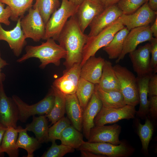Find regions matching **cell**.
Listing matches in <instances>:
<instances>
[{
  "label": "cell",
  "instance_id": "1",
  "mask_svg": "<svg viewBox=\"0 0 157 157\" xmlns=\"http://www.w3.org/2000/svg\"><path fill=\"white\" fill-rule=\"evenodd\" d=\"M88 38L81 30L76 15L70 17L57 40L67 52L63 63L66 69L74 64H80L83 48Z\"/></svg>",
  "mask_w": 157,
  "mask_h": 157
},
{
  "label": "cell",
  "instance_id": "2",
  "mask_svg": "<svg viewBox=\"0 0 157 157\" xmlns=\"http://www.w3.org/2000/svg\"><path fill=\"white\" fill-rule=\"evenodd\" d=\"M46 40L40 45L27 46L25 47L26 53L17 62L21 63L29 58H35L40 60L41 64L39 67L41 69L44 68L50 63L59 66L61 59L66 57V50L59 44H57L53 39L50 38Z\"/></svg>",
  "mask_w": 157,
  "mask_h": 157
},
{
  "label": "cell",
  "instance_id": "3",
  "mask_svg": "<svg viewBox=\"0 0 157 157\" xmlns=\"http://www.w3.org/2000/svg\"><path fill=\"white\" fill-rule=\"evenodd\" d=\"M78 6L69 0H62L60 7L51 15L46 24L43 40L51 38L57 41L69 19L76 15Z\"/></svg>",
  "mask_w": 157,
  "mask_h": 157
},
{
  "label": "cell",
  "instance_id": "4",
  "mask_svg": "<svg viewBox=\"0 0 157 157\" xmlns=\"http://www.w3.org/2000/svg\"><path fill=\"white\" fill-rule=\"evenodd\" d=\"M124 27V26L119 18L97 35L88 37L83 48L82 59L80 64L81 67L89 58L95 56L100 49L108 45L116 33Z\"/></svg>",
  "mask_w": 157,
  "mask_h": 157
},
{
  "label": "cell",
  "instance_id": "5",
  "mask_svg": "<svg viewBox=\"0 0 157 157\" xmlns=\"http://www.w3.org/2000/svg\"><path fill=\"white\" fill-rule=\"evenodd\" d=\"M12 98L18 110L19 120L22 122H25L31 116L37 115H48L53 106L54 95L51 89L43 99L31 105L26 104L16 95H13Z\"/></svg>",
  "mask_w": 157,
  "mask_h": 157
},
{
  "label": "cell",
  "instance_id": "6",
  "mask_svg": "<svg viewBox=\"0 0 157 157\" xmlns=\"http://www.w3.org/2000/svg\"><path fill=\"white\" fill-rule=\"evenodd\" d=\"M113 68L126 104L135 107L139 102L137 78L125 67L116 64Z\"/></svg>",
  "mask_w": 157,
  "mask_h": 157
},
{
  "label": "cell",
  "instance_id": "7",
  "mask_svg": "<svg viewBox=\"0 0 157 157\" xmlns=\"http://www.w3.org/2000/svg\"><path fill=\"white\" fill-rule=\"evenodd\" d=\"M86 150L109 157H128L135 151V149L125 140L119 145L105 142H90L84 141L78 149Z\"/></svg>",
  "mask_w": 157,
  "mask_h": 157
},
{
  "label": "cell",
  "instance_id": "8",
  "mask_svg": "<svg viewBox=\"0 0 157 157\" xmlns=\"http://www.w3.org/2000/svg\"><path fill=\"white\" fill-rule=\"evenodd\" d=\"M28 14L21 17L22 29L26 38L31 39L35 42L43 39L46 24L36 7L31 8Z\"/></svg>",
  "mask_w": 157,
  "mask_h": 157
},
{
  "label": "cell",
  "instance_id": "9",
  "mask_svg": "<svg viewBox=\"0 0 157 157\" xmlns=\"http://www.w3.org/2000/svg\"><path fill=\"white\" fill-rule=\"evenodd\" d=\"M136 111L135 106L127 105L116 108L102 107L94 119V124L95 126H102L115 123L122 119H134Z\"/></svg>",
  "mask_w": 157,
  "mask_h": 157
},
{
  "label": "cell",
  "instance_id": "10",
  "mask_svg": "<svg viewBox=\"0 0 157 157\" xmlns=\"http://www.w3.org/2000/svg\"><path fill=\"white\" fill-rule=\"evenodd\" d=\"M150 27L149 25L143 26L129 31L125 39L122 52L115 61L116 63L123 59L126 54L136 49L139 44L151 40L153 37Z\"/></svg>",
  "mask_w": 157,
  "mask_h": 157
},
{
  "label": "cell",
  "instance_id": "11",
  "mask_svg": "<svg viewBox=\"0 0 157 157\" xmlns=\"http://www.w3.org/2000/svg\"><path fill=\"white\" fill-rule=\"evenodd\" d=\"M150 54L151 45L149 43L139 47L137 49L129 53L134 71L137 77L151 75L154 74L151 65Z\"/></svg>",
  "mask_w": 157,
  "mask_h": 157
},
{
  "label": "cell",
  "instance_id": "12",
  "mask_svg": "<svg viewBox=\"0 0 157 157\" xmlns=\"http://www.w3.org/2000/svg\"><path fill=\"white\" fill-rule=\"evenodd\" d=\"M157 13L150 9L147 2L134 12L128 15L122 14L119 18L130 31L135 28L148 25L156 17Z\"/></svg>",
  "mask_w": 157,
  "mask_h": 157
},
{
  "label": "cell",
  "instance_id": "13",
  "mask_svg": "<svg viewBox=\"0 0 157 157\" xmlns=\"http://www.w3.org/2000/svg\"><path fill=\"white\" fill-rule=\"evenodd\" d=\"M80 63L74 65L63 72L60 77L55 79L51 86L65 95L76 93L80 78Z\"/></svg>",
  "mask_w": 157,
  "mask_h": 157
},
{
  "label": "cell",
  "instance_id": "14",
  "mask_svg": "<svg viewBox=\"0 0 157 157\" xmlns=\"http://www.w3.org/2000/svg\"><path fill=\"white\" fill-rule=\"evenodd\" d=\"M18 120L17 106L12 98L6 95L2 83L0 85V123L6 127L16 128Z\"/></svg>",
  "mask_w": 157,
  "mask_h": 157
},
{
  "label": "cell",
  "instance_id": "15",
  "mask_svg": "<svg viewBox=\"0 0 157 157\" xmlns=\"http://www.w3.org/2000/svg\"><path fill=\"white\" fill-rule=\"evenodd\" d=\"M105 8L99 0H84L79 6L75 15L81 31H84L98 15Z\"/></svg>",
  "mask_w": 157,
  "mask_h": 157
},
{
  "label": "cell",
  "instance_id": "16",
  "mask_svg": "<svg viewBox=\"0 0 157 157\" xmlns=\"http://www.w3.org/2000/svg\"><path fill=\"white\" fill-rule=\"evenodd\" d=\"M122 14L116 4L105 8L90 24V30L88 36L97 35L116 21Z\"/></svg>",
  "mask_w": 157,
  "mask_h": 157
},
{
  "label": "cell",
  "instance_id": "17",
  "mask_svg": "<svg viewBox=\"0 0 157 157\" xmlns=\"http://www.w3.org/2000/svg\"><path fill=\"white\" fill-rule=\"evenodd\" d=\"M121 129V126L116 124L109 126H95L90 131L88 141L119 145L121 142L119 139Z\"/></svg>",
  "mask_w": 157,
  "mask_h": 157
},
{
  "label": "cell",
  "instance_id": "18",
  "mask_svg": "<svg viewBox=\"0 0 157 157\" xmlns=\"http://www.w3.org/2000/svg\"><path fill=\"white\" fill-rule=\"evenodd\" d=\"M21 18L18 19L16 26L10 30H5L0 24V40L7 42L14 55L17 57L20 55L27 44L26 38L21 26Z\"/></svg>",
  "mask_w": 157,
  "mask_h": 157
},
{
  "label": "cell",
  "instance_id": "19",
  "mask_svg": "<svg viewBox=\"0 0 157 157\" xmlns=\"http://www.w3.org/2000/svg\"><path fill=\"white\" fill-rule=\"evenodd\" d=\"M102 106L95 87L94 93L83 113L82 129L84 135L87 139L91 129L95 126L94 119Z\"/></svg>",
  "mask_w": 157,
  "mask_h": 157
},
{
  "label": "cell",
  "instance_id": "20",
  "mask_svg": "<svg viewBox=\"0 0 157 157\" xmlns=\"http://www.w3.org/2000/svg\"><path fill=\"white\" fill-rule=\"evenodd\" d=\"M105 59L101 56L89 58L81 67L80 78L94 84H98L101 76Z\"/></svg>",
  "mask_w": 157,
  "mask_h": 157
},
{
  "label": "cell",
  "instance_id": "21",
  "mask_svg": "<svg viewBox=\"0 0 157 157\" xmlns=\"http://www.w3.org/2000/svg\"><path fill=\"white\" fill-rule=\"evenodd\" d=\"M65 111L73 126L80 131L82 129L83 110L75 93L66 95Z\"/></svg>",
  "mask_w": 157,
  "mask_h": 157
},
{
  "label": "cell",
  "instance_id": "22",
  "mask_svg": "<svg viewBox=\"0 0 157 157\" xmlns=\"http://www.w3.org/2000/svg\"><path fill=\"white\" fill-rule=\"evenodd\" d=\"M98 86L106 91H120L119 82L111 63L105 60Z\"/></svg>",
  "mask_w": 157,
  "mask_h": 157
},
{
  "label": "cell",
  "instance_id": "23",
  "mask_svg": "<svg viewBox=\"0 0 157 157\" xmlns=\"http://www.w3.org/2000/svg\"><path fill=\"white\" fill-rule=\"evenodd\" d=\"M49 128L46 115H42L33 116L32 121L27 124L25 129L27 131L33 132L35 138L41 144L49 142Z\"/></svg>",
  "mask_w": 157,
  "mask_h": 157
},
{
  "label": "cell",
  "instance_id": "24",
  "mask_svg": "<svg viewBox=\"0 0 157 157\" xmlns=\"http://www.w3.org/2000/svg\"><path fill=\"white\" fill-rule=\"evenodd\" d=\"M151 75L137 77L140 104L136 114L141 119H145L148 114L149 100L148 99V83Z\"/></svg>",
  "mask_w": 157,
  "mask_h": 157
},
{
  "label": "cell",
  "instance_id": "25",
  "mask_svg": "<svg viewBox=\"0 0 157 157\" xmlns=\"http://www.w3.org/2000/svg\"><path fill=\"white\" fill-rule=\"evenodd\" d=\"M98 94L103 107L107 108H116L126 105L124 96L120 91H106L102 90L95 84Z\"/></svg>",
  "mask_w": 157,
  "mask_h": 157
},
{
  "label": "cell",
  "instance_id": "26",
  "mask_svg": "<svg viewBox=\"0 0 157 157\" xmlns=\"http://www.w3.org/2000/svg\"><path fill=\"white\" fill-rule=\"evenodd\" d=\"M145 123L142 124L139 121H136L137 133L141 141L142 152L146 156L149 155L148 148L154 131V126L152 121L147 117Z\"/></svg>",
  "mask_w": 157,
  "mask_h": 157
},
{
  "label": "cell",
  "instance_id": "27",
  "mask_svg": "<svg viewBox=\"0 0 157 157\" xmlns=\"http://www.w3.org/2000/svg\"><path fill=\"white\" fill-rule=\"evenodd\" d=\"M129 31L126 27L117 32L110 43L103 48L110 59L117 58L121 54L125 38Z\"/></svg>",
  "mask_w": 157,
  "mask_h": 157
},
{
  "label": "cell",
  "instance_id": "28",
  "mask_svg": "<svg viewBox=\"0 0 157 157\" xmlns=\"http://www.w3.org/2000/svg\"><path fill=\"white\" fill-rule=\"evenodd\" d=\"M51 89L54 95V103L50 112L45 115L52 124L64 116L66 95L52 86Z\"/></svg>",
  "mask_w": 157,
  "mask_h": 157
},
{
  "label": "cell",
  "instance_id": "29",
  "mask_svg": "<svg viewBox=\"0 0 157 157\" xmlns=\"http://www.w3.org/2000/svg\"><path fill=\"white\" fill-rule=\"evenodd\" d=\"M18 136L16 144L17 148H22L27 152V157H33L34 152L40 146V144L35 138L29 136L27 131L21 126L17 127Z\"/></svg>",
  "mask_w": 157,
  "mask_h": 157
},
{
  "label": "cell",
  "instance_id": "30",
  "mask_svg": "<svg viewBox=\"0 0 157 157\" xmlns=\"http://www.w3.org/2000/svg\"><path fill=\"white\" fill-rule=\"evenodd\" d=\"M18 135L17 128L10 126L4 133L1 144L2 152L6 153L10 157H17L19 149L16 148V144Z\"/></svg>",
  "mask_w": 157,
  "mask_h": 157
},
{
  "label": "cell",
  "instance_id": "31",
  "mask_svg": "<svg viewBox=\"0 0 157 157\" xmlns=\"http://www.w3.org/2000/svg\"><path fill=\"white\" fill-rule=\"evenodd\" d=\"M34 0H0L10 8L11 12L10 19L17 21L18 19L24 16L26 12L32 6Z\"/></svg>",
  "mask_w": 157,
  "mask_h": 157
},
{
  "label": "cell",
  "instance_id": "32",
  "mask_svg": "<svg viewBox=\"0 0 157 157\" xmlns=\"http://www.w3.org/2000/svg\"><path fill=\"white\" fill-rule=\"evenodd\" d=\"M59 140L62 144L78 149L84 141L82 133L71 125L63 130Z\"/></svg>",
  "mask_w": 157,
  "mask_h": 157
},
{
  "label": "cell",
  "instance_id": "33",
  "mask_svg": "<svg viewBox=\"0 0 157 157\" xmlns=\"http://www.w3.org/2000/svg\"><path fill=\"white\" fill-rule=\"evenodd\" d=\"M95 88V84L80 78L76 92L83 111L90 99Z\"/></svg>",
  "mask_w": 157,
  "mask_h": 157
},
{
  "label": "cell",
  "instance_id": "34",
  "mask_svg": "<svg viewBox=\"0 0 157 157\" xmlns=\"http://www.w3.org/2000/svg\"><path fill=\"white\" fill-rule=\"evenodd\" d=\"M60 5L59 0H36L33 7L37 8L46 24Z\"/></svg>",
  "mask_w": 157,
  "mask_h": 157
},
{
  "label": "cell",
  "instance_id": "35",
  "mask_svg": "<svg viewBox=\"0 0 157 157\" xmlns=\"http://www.w3.org/2000/svg\"><path fill=\"white\" fill-rule=\"evenodd\" d=\"M49 128V141L52 142L59 140L62 132L71 125V122L67 117H63Z\"/></svg>",
  "mask_w": 157,
  "mask_h": 157
},
{
  "label": "cell",
  "instance_id": "36",
  "mask_svg": "<svg viewBox=\"0 0 157 157\" xmlns=\"http://www.w3.org/2000/svg\"><path fill=\"white\" fill-rule=\"evenodd\" d=\"M56 141L52 142L51 147L41 156L42 157H62L68 153L74 151V148L63 144L57 145Z\"/></svg>",
  "mask_w": 157,
  "mask_h": 157
},
{
  "label": "cell",
  "instance_id": "37",
  "mask_svg": "<svg viewBox=\"0 0 157 157\" xmlns=\"http://www.w3.org/2000/svg\"><path fill=\"white\" fill-rule=\"evenodd\" d=\"M148 0H120L117 5L122 14L128 15L137 10Z\"/></svg>",
  "mask_w": 157,
  "mask_h": 157
},
{
  "label": "cell",
  "instance_id": "38",
  "mask_svg": "<svg viewBox=\"0 0 157 157\" xmlns=\"http://www.w3.org/2000/svg\"><path fill=\"white\" fill-rule=\"evenodd\" d=\"M151 43V65L154 74L157 72V38H153L150 41Z\"/></svg>",
  "mask_w": 157,
  "mask_h": 157
},
{
  "label": "cell",
  "instance_id": "39",
  "mask_svg": "<svg viewBox=\"0 0 157 157\" xmlns=\"http://www.w3.org/2000/svg\"><path fill=\"white\" fill-rule=\"evenodd\" d=\"M5 4L0 1V24L9 26L10 24L9 19L11 15V10L8 6L5 8Z\"/></svg>",
  "mask_w": 157,
  "mask_h": 157
},
{
  "label": "cell",
  "instance_id": "40",
  "mask_svg": "<svg viewBox=\"0 0 157 157\" xmlns=\"http://www.w3.org/2000/svg\"><path fill=\"white\" fill-rule=\"evenodd\" d=\"M149 97L147 117L151 120H156L157 119V96Z\"/></svg>",
  "mask_w": 157,
  "mask_h": 157
},
{
  "label": "cell",
  "instance_id": "41",
  "mask_svg": "<svg viewBox=\"0 0 157 157\" xmlns=\"http://www.w3.org/2000/svg\"><path fill=\"white\" fill-rule=\"evenodd\" d=\"M148 96L149 97L157 96V74H152L148 83Z\"/></svg>",
  "mask_w": 157,
  "mask_h": 157
},
{
  "label": "cell",
  "instance_id": "42",
  "mask_svg": "<svg viewBox=\"0 0 157 157\" xmlns=\"http://www.w3.org/2000/svg\"><path fill=\"white\" fill-rule=\"evenodd\" d=\"M8 65V63L2 58L0 51V85L2 83H3L6 77L5 74L1 72L2 69Z\"/></svg>",
  "mask_w": 157,
  "mask_h": 157
},
{
  "label": "cell",
  "instance_id": "43",
  "mask_svg": "<svg viewBox=\"0 0 157 157\" xmlns=\"http://www.w3.org/2000/svg\"><path fill=\"white\" fill-rule=\"evenodd\" d=\"M81 157H105L103 155L97 154L91 151L80 150Z\"/></svg>",
  "mask_w": 157,
  "mask_h": 157
},
{
  "label": "cell",
  "instance_id": "44",
  "mask_svg": "<svg viewBox=\"0 0 157 157\" xmlns=\"http://www.w3.org/2000/svg\"><path fill=\"white\" fill-rule=\"evenodd\" d=\"M7 127L0 123V157L4 156V153L2 152L1 144L4 133Z\"/></svg>",
  "mask_w": 157,
  "mask_h": 157
},
{
  "label": "cell",
  "instance_id": "45",
  "mask_svg": "<svg viewBox=\"0 0 157 157\" xmlns=\"http://www.w3.org/2000/svg\"><path fill=\"white\" fill-rule=\"evenodd\" d=\"M120 0H101V1L105 8L116 4Z\"/></svg>",
  "mask_w": 157,
  "mask_h": 157
},
{
  "label": "cell",
  "instance_id": "46",
  "mask_svg": "<svg viewBox=\"0 0 157 157\" xmlns=\"http://www.w3.org/2000/svg\"><path fill=\"white\" fill-rule=\"evenodd\" d=\"M153 24L150 27V30L153 35L157 38V17H156Z\"/></svg>",
  "mask_w": 157,
  "mask_h": 157
},
{
  "label": "cell",
  "instance_id": "47",
  "mask_svg": "<svg viewBox=\"0 0 157 157\" xmlns=\"http://www.w3.org/2000/svg\"><path fill=\"white\" fill-rule=\"evenodd\" d=\"M147 4L149 7L152 10L157 12V0H148Z\"/></svg>",
  "mask_w": 157,
  "mask_h": 157
},
{
  "label": "cell",
  "instance_id": "48",
  "mask_svg": "<svg viewBox=\"0 0 157 157\" xmlns=\"http://www.w3.org/2000/svg\"><path fill=\"white\" fill-rule=\"evenodd\" d=\"M74 4L79 6L84 0H69Z\"/></svg>",
  "mask_w": 157,
  "mask_h": 157
},
{
  "label": "cell",
  "instance_id": "49",
  "mask_svg": "<svg viewBox=\"0 0 157 157\" xmlns=\"http://www.w3.org/2000/svg\"><path fill=\"white\" fill-rule=\"evenodd\" d=\"M99 0V1H101V0Z\"/></svg>",
  "mask_w": 157,
  "mask_h": 157
}]
</instances>
